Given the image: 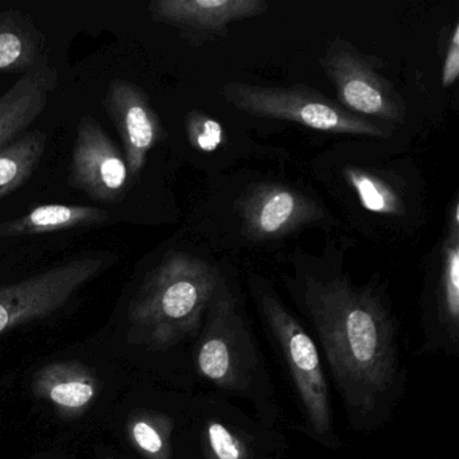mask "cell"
Masks as SVG:
<instances>
[{
	"label": "cell",
	"instance_id": "obj_10",
	"mask_svg": "<svg viewBox=\"0 0 459 459\" xmlns=\"http://www.w3.org/2000/svg\"><path fill=\"white\" fill-rule=\"evenodd\" d=\"M236 211L244 235L256 243L286 238L324 217L316 201L279 182H262L249 187L238 198Z\"/></svg>",
	"mask_w": 459,
	"mask_h": 459
},
{
	"label": "cell",
	"instance_id": "obj_9",
	"mask_svg": "<svg viewBox=\"0 0 459 459\" xmlns=\"http://www.w3.org/2000/svg\"><path fill=\"white\" fill-rule=\"evenodd\" d=\"M71 182L96 203L125 198L131 177L125 154L95 117H82L72 152Z\"/></svg>",
	"mask_w": 459,
	"mask_h": 459
},
{
	"label": "cell",
	"instance_id": "obj_16",
	"mask_svg": "<svg viewBox=\"0 0 459 459\" xmlns=\"http://www.w3.org/2000/svg\"><path fill=\"white\" fill-rule=\"evenodd\" d=\"M108 217V212L98 206L50 204L34 208L18 219L0 222V238H25L93 227L103 224Z\"/></svg>",
	"mask_w": 459,
	"mask_h": 459
},
{
	"label": "cell",
	"instance_id": "obj_6",
	"mask_svg": "<svg viewBox=\"0 0 459 459\" xmlns=\"http://www.w3.org/2000/svg\"><path fill=\"white\" fill-rule=\"evenodd\" d=\"M225 101L235 108L264 119L286 120L324 133L385 138L386 128L351 114L326 96L298 87H262L228 82L222 87Z\"/></svg>",
	"mask_w": 459,
	"mask_h": 459
},
{
	"label": "cell",
	"instance_id": "obj_13",
	"mask_svg": "<svg viewBox=\"0 0 459 459\" xmlns=\"http://www.w3.org/2000/svg\"><path fill=\"white\" fill-rule=\"evenodd\" d=\"M270 6L263 0H155L149 6L152 20L181 31L189 41L225 37L228 26L259 17Z\"/></svg>",
	"mask_w": 459,
	"mask_h": 459
},
{
	"label": "cell",
	"instance_id": "obj_15",
	"mask_svg": "<svg viewBox=\"0 0 459 459\" xmlns=\"http://www.w3.org/2000/svg\"><path fill=\"white\" fill-rule=\"evenodd\" d=\"M98 389V378L74 362L48 365L34 380V394L65 416L84 413L95 402Z\"/></svg>",
	"mask_w": 459,
	"mask_h": 459
},
{
	"label": "cell",
	"instance_id": "obj_14",
	"mask_svg": "<svg viewBox=\"0 0 459 459\" xmlns=\"http://www.w3.org/2000/svg\"><path fill=\"white\" fill-rule=\"evenodd\" d=\"M57 82L55 69L41 66L22 74L0 95V150L23 135L41 117Z\"/></svg>",
	"mask_w": 459,
	"mask_h": 459
},
{
	"label": "cell",
	"instance_id": "obj_17",
	"mask_svg": "<svg viewBox=\"0 0 459 459\" xmlns=\"http://www.w3.org/2000/svg\"><path fill=\"white\" fill-rule=\"evenodd\" d=\"M47 66L41 31L22 13L0 12V74H28Z\"/></svg>",
	"mask_w": 459,
	"mask_h": 459
},
{
	"label": "cell",
	"instance_id": "obj_12",
	"mask_svg": "<svg viewBox=\"0 0 459 459\" xmlns=\"http://www.w3.org/2000/svg\"><path fill=\"white\" fill-rule=\"evenodd\" d=\"M459 354V233L448 232L440 270L421 314L419 354Z\"/></svg>",
	"mask_w": 459,
	"mask_h": 459
},
{
	"label": "cell",
	"instance_id": "obj_8",
	"mask_svg": "<svg viewBox=\"0 0 459 459\" xmlns=\"http://www.w3.org/2000/svg\"><path fill=\"white\" fill-rule=\"evenodd\" d=\"M325 74L334 84L340 106L359 117L402 123L405 106L394 85L376 72L370 58L345 39H337L322 60Z\"/></svg>",
	"mask_w": 459,
	"mask_h": 459
},
{
	"label": "cell",
	"instance_id": "obj_1",
	"mask_svg": "<svg viewBox=\"0 0 459 459\" xmlns=\"http://www.w3.org/2000/svg\"><path fill=\"white\" fill-rule=\"evenodd\" d=\"M295 299L356 434L394 420L408 389L399 321L385 295L346 276L305 275Z\"/></svg>",
	"mask_w": 459,
	"mask_h": 459
},
{
	"label": "cell",
	"instance_id": "obj_11",
	"mask_svg": "<svg viewBox=\"0 0 459 459\" xmlns=\"http://www.w3.org/2000/svg\"><path fill=\"white\" fill-rule=\"evenodd\" d=\"M104 106L122 139L131 181H139L149 152L165 136L160 117L144 91L127 80L109 84Z\"/></svg>",
	"mask_w": 459,
	"mask_h": 459
},
{
	"label": "cell",
	"instance_id": "obj_7",
	"mask_svg": "<svg viewBox=\"0 0 459 459\" xmlns=\"http://www.w3.org/2000/svg\"><path fill=\"white\" fill-rule=\"evenodd\" d=\"M115 256L82 255L44 273L0 286V334L52 316L85 284L98 278Z\"/></svg>",
	"mask_w": 459,
	"mask_h": 459
},
{
	"label": "cell",
	"instance_id": "obj_5",
	"mask_svg": "<svg viewBox=\"0 0 459 459\" xmlns=\"http://www.w3.org/2000/svg\"><path fill=\"white\" fill-rule=\"evenodd\" d=\"M186 459H287L283 429L263 423L233 400L195 392L190 400Z\"/></svg>",
	"mask_w": 459,
	"mask_h": 459
},
{
	"label": "cell",
	"instance_id": "obj_4",
	"mask_svg": "<svg viewBox=\"0 0 459 459\" xmlns=\"http://www.w3.org/2000/svg\"><path fill=\"white\" fill-rule=\"evenodd\" d=\"M249 286L268 343L299 412L298 429L321 447L341 450L345 443L335 429L329 377L316 341L273 287L262 279H252Z\"/></svg>",
	"mask_w": 459,
	"mask_h": 459
},
{
	"label": "cell",
	"instance_id": "obj_3",
	"mask_svg": "<svg viewBox=\"0 0 459 459\" xmlns=\"http://www.w3.org/2000/svg\"><path fill=\"white\" fill-rule=\"evenodd\" d=\"M193 368L206 391L243 400L268 426L283 429L289 423L246 305L227 276L206 310Z\"/></svg>",
	"mask_w": 459,
	"mask_h": 459
},
{
	"label": "cell",
	"instance_id": "obj_22",
	"mask_svg": "<svg viewBox=\"0 0 459 459\" xmlns=\"http://www.w3.org/2000/svg\"><path fill=\"white\" fill-rule=\"evenodd\" d=\"M448 232L459 233V203L458 200L454 201L453 213H451V221L448 224Z\"/></svg>",
	"mask_w": 459,
	"mask_h": 459
},
{
	"label": "cell",
	"instance_id": "obj_21",
	"mask_svg": "<svg viewBox=\"0 0 459 459\" xmlns=\"http://www.w3.org/2000/svg\"><path fill=\"white\" fill-rule=\"evenodd\" d=\"M459 76V25L456 23L446 53L445 64H443L442 84L448 88L456 82Z\"/></svg>",
	"mask_w": 459,
	"mask_h": 459
},
{
	"label": "cell",
	"instance_id": "obj_19",
	"mask_svg": "<svg viewBox=\"0 0 459 459\" xmlns=\"http://www.w3.org/2000/svg\"><path fill=\"white\" fill-rule=\"evenodd\" d=\"M343 176L367 211L383 216H396L403 213L404 208L399 193L383 177L356 168L345 169Z\"/></svg>",
	"mask_w": 459,
	"mask_h": 459
},
{
	"label": "cell",
	"instance_id": "obj_2",
	"mask_svg": "<svg viewBox=\"0 0 459 459\" xmlns=\"http://www.w3.org/2000/svg\"><path fill=\"white\" fill-rule=\"evenodd\" d=\"M224 273L206 260L170 252L155 265L128 307L136 343L163 359L168 376L184 392L197 386L195 343L209 303Z\"/></svg>",
	"mask_w": 459,
	"mask_h": 459
},
{
	"label": "cell",
	"instance_id": "obj_18",
	"mask_svg": "<svg viewBox=\"0 0 459 459\" xmlns=\"http://www.w3.org/2000/svg\"><path fill=\"white\" fill-rule=\"evenodd\" d=\"M45 149V134L31 131L0 150V200L29 181L39 169Z\"/></svg>",
	"mask_w": 459,
	"mask_h": 459
},
{
	"label": "cell",
	"instance_id": "obj_20",
	"mask_svg": "<svg viewBox=\"0 0 459 459\" xmlns=\"http://www.w3.org/2000/svg\"><path fill=\"white\" fill-rule=\"evenodd\" d=\"M186 133L190 144L198 152H216L224 142L222 126L217 120L197 111L187 115Z\"/></svg>",
	"mask_w": 459,
	"mask_h": 459
}]
</instances>
